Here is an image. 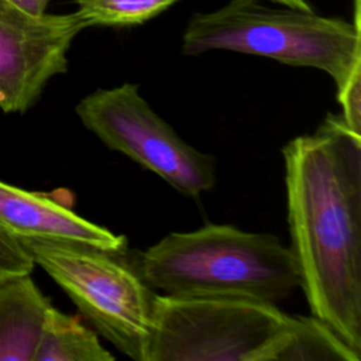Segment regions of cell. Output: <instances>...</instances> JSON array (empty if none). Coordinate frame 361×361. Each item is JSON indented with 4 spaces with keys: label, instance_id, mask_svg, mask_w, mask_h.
Returning a JSON list of instances; mask_svg holds the SVG:
<instances>
[{
    "label": "cell",
    "instance_id": "obj_1",
    "mask_svg": "<svg viewBox=\"0 0 361 361\" xmlns=\"http://www.w3.org/2000/svg\"><path fill=\"white\" fill-rule=\"evenodd\" d=\"M290 251L313 316L361 353V135L329 113L282 148Z\"/></svg>",
    "mask_w": 361,
    "mask_h": 361
},
{
    "label": "cell",
    "instance_id": "obj_2",
    "mask_svg": "<svg viewBox=\"0 0 361 361\" xmlns=\"http://www.w3.org/2000/svg\"><path fill=\"white\" fill-rule=\"evenodd\" d=\"M133 264L151 289L176 298H238L276 305L299 286L289 247L274 234L230 224L169 233Z\"/></svg>",
    "mask_w": 361,
    "mask_h": 361
},
{
    "label": "cell",
    "instance_id": "obj_3",
    "mask_svg": "<svg viewBox=\"0 0 361 361\" xmlns=\"http://www.w3.org/2000/svg\"><path fill=\"white\" fill-rule=\"evenodd\" d=\"M265 0H230L210 13L189 20L180 52L200 55L231 51L275 59L290 66L327 73L340 90L361 68L360 20L323 17L312 10Z\"/></svg>",
    "mask_w": 361,
    "mask_h": 361
},
{
    "label": "cell",
    "instance_id": "obj_4",
    "mask_svg": "<svg viewBox=\"0 0 361 361\" xmlns=\"http://www.w3.org/2000/svg\"><path fill=\"white\" fill-rule=\"evenodd\" d=\"M17 240L34 264L66 292L96 333L128 358L148 361L157 293L124 255L126 250L52 238Z\"/></svg>",
    "mask_w": 361,
    "mask_h": 361
},
{
    "label": "cell",
    "instance_id": "obj_5",
    "mask_svg": "<svg viewBox=\"0 0 361 361\" xmlns=\"http://www.w3.org/2000/svg\"><path fill=\"white\" fill-rule=\"evenodd\" d=\"M292 326L275 303L157 293L148 361H279Z\"/></svg>",
    "mask_w": 361,
    "mask_h": 361
},
{
    "label": "cell",
    "instance_id": "obj_6",
    "mask_svg": "<svg viewBox=\"0 0 361 361\" xmlns=\"http://www.w3.org/2000/svg\"><path fill=\"white\" fill-rule=\"evenodd\" d=\"M82 124L109 149L154 172L176 192L197 197L216 183L214 157L188 144L149 103L135 83L97 89L75 107Z\"/></svg>",
    "mask_w": 361,
    "mask_h": 361
},
{
    "label": "cell",
    "instance_id": "obj_7",
    "mask_svg": "<svg viewBox=\"0 0 361 361\" xmlns=\"http://www.w3.org/2000/svg\"><path fill=\"white\" fill-rule=\"evenodd\" d=\"M85 16H32L0 0V109L25 113L48 82L68 71V52L79 32L89 28Z\"/></svg>",
    "mask_w": 361,
    "mask_h": 361
},
{
    "label": "cell",
    "instance_id": "obj_8",
    "mask_svg": "<svg viewBox=\"0 0 361 361\" xmlns=\"http://www.w3.org/2000/svg\"><path fill=\"white\" fill-rule=\"evenodd\" d=\"M0 228L16 238H52L127 250L124 235L86 220L72 209L66 190L31 192L0 180Z\"/></svg>",
    "mask_w": 361,
    "mask_h": 361
},
{
    "label": "cell",
    "instance_id": "obj_9",
    "mask_svg": "<svg viewBox=\"0 0 361 361\" xmlns=\"http://www.w3.org/2000/svg\"><path fill=\"white\" fill-rule=\"evenodd\" d=\"M51 306L30 274L0 276V361H34Z\"/></svg>",
    "mask_w": 361,
    "mask_h": 361
},
{
    "label": "cell",
    "instance_id": "obj_10",
    "mask_svg": "<svg viewBox=\"0 0 361 361\" xmlns=\"http://www.w3.org/2000/svg\"><path fill=\"white\" fill-rule=\"evenodd\" d=\"M114 355L100 343L96 330L78 317L51 306L47 313L34 361H111Z\"/></svg>",
    "mask_w": 361,
    "mask_h": 361
},
{
    "label": "cell",
    "instance_id": "obj_11",
    "mask_svg": "<svg viewBox=\"0 0 361 361\" xmlns=\"http://www.w3.org/2000/svg\"><path fill=\"white\" fill-rule=\"evenodd\" d=\"M279 361H360V354L316 316H293L290 338Z\"/></svg>",
    "mask_w": 361,
    "mask_h": 361
},
{
    "label": "cell",
    "instance_id": "obj_12",
    "mask_svg": "<svg viewBox=\"0 0 361 361\" xmlns=\"http://www.w3.org/2000/svg\"><path fill=\"white\" fill-rule=\"evenodd\" d=\"M90 27L142 24L179 0H73Z\"/></svg>",
    "mask_w": 361,
    "mask_h": 361
},
{
    "label": "cell",
    "instance_id": "obj_13",
    "mask_svg": "<svg viewBox=\"0 0 361 361\" xmlns=\"http://www.w3.org/2000/svg\"><path fill=\"white\" fill-rule=\"evenodd\" d=\"M337 100L341 107L344 124L357 135H361V68L355 69L340 90Z\"/></svg>",
    "mask_w": 361,
    "mask_h": 361
},
{
    "label": "cell",
    "instance_id": "obj_14",
    "mask_svg": "<svg viewBox=\"0 0 361 361\" xmlns=\"http://www.w3.org/2000/svg\"><path fill=\"white\" fill-rule=\"evenodd\" d=\"M34 261L21 243L0 228V276L11 274H31Z\"/></svg>",
    "mask_w": 361,
    "mask_h": 361
},
{
    "label": "cell",
    "instance_id": "obj_15",
    "mask_svg": "<svg viewBox=\"0 0 361 361\" xmlns=\"http://www.w3.org/2000/svg\"><path fill=\"white\" fill-rule=\"evenodd\" d=\"M21 10L32 14V16H42L47 13V8L52 0H8Z\"/></svg>",
    "mask_w": 361,
    "mask_h": 361
},
{
    "label": "cell",
    "instance_id": "obj_16",
    "mask_svg": "<svg viewBox=\"0 0 361 361\" xmlns=\"http://www.w3.org/2000/svg\"><path fill=\"white\" fill-rule=\"evenodd\" d=\"M269 3H278V4H285L296 8H305V10H312L310 4L307 0H265Z\"/></svg>",
    "mask_w": 361,
    "mask_h": 361
}]
</instances>
